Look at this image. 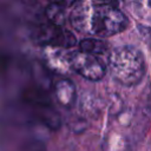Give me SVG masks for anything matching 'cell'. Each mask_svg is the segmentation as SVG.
<instances>
[{
    "instance_id": "obj_1",
    "label": "cell",
    "mask_w": 151,
    "mask_h": 151,
    "mask_svg": "<svg viewBox=\"0 0 151 151\" xmlns=\"http://www.w3.org/2000/svg\"><path fill=\"white\" fill-rule=\"evenodd\" d=\"M70 21L79 33L106 38L123 32L129 20L116 6L98 0H81L71 12Z\"/></svg>"
},
{
    "instance_id": "obj_10",
    "label": "cell",
    "mask_w": 151,
    "mask_h": 151,
    "mask_svg": "<svg viewBox=\"0 0 151 151\" xmlns=\"http://www.w3.org/2000/svg\"><path fill=\"white\" fill-rule=\"evenodd\" d=\"M79 1H81V0H53V2L60 4V5H63V6H70V5H74V4H78Z\"/></svg>"
},
{
    "instance_id": "obj_4",
    "label": "cell",
    "mask_w": 151,
    "mask_h": 151,
    "mask_svg": "<svg viewBox=\"0 0 151 151\" xmlns=\"http://www.w3.org/2000/svg\"><path fill=\"white\" fill-rule=\"evenodd\" d=\"M35 39L38 42L44 44L45 46H57L61 48H68L76 45V37L61 26L54 24L40 25L35 29Z\"/></svg>"
},
{
    "instance_id": "obj_8",
    "label": "cell",
    "mask_w": 151,
    "mask_h": 151,
    "mask_svg": "<svg viewBox=\"0 0 151 151\" xmlns=\"http://www.w3.org/2000/svg\"><path fill=\"white\" fill-rule=\"evenodd\" d=\"M45 14L51 24H54L57 26H63L66 21V12L64 9V6L57 2L51 4L46 7Z\"/></svg>"
},
{
    "instance_id": "obj_11",
    "label": "cell",
    "mask_w": 151,
    "mask_h": 151,
    "mask_svg": "<svg viewBox=\"0 0 151 151\" xmlns=\"http://www.w3.org/2000/svg\"><path fill=\"white\" fill-rule=\"evenodd\" d=\"M98 1H100V2H104V4H109V5H113V6H116L117 5V0H98Z\"/></svg>"
},
{
    "instance_id": "obj_3",
    "label": "cell",
    "mask_w": 151,
    "mask_h": 151,
    "mask_svg": "<svg viewBox=\"0 0 151 151\" xmlns=\"http://www.w3.org/2000/svg\"><path fill=\"white\" fill-rule=\"evenodd\" d=\"M70 63L72 70L88 80L97 81L105 76L106 67L104 63L94 54L84 52L81 50L76 51L70 54Z\"/></svg>"
},
{
    "instance_id": "obj_2",
    "label": "cell",
    "mask_w": 151,
    "mask_h": 151,
    "mask_svg": "<svg viewBox=\"0 0 151 151\" xmlns=\"http://www.w3.org/2000/svg\"><path fill=\"white\" fill-rule=\"evenodd\" d=\"M109 64L112 78L124 86L137 85L145 73L143 53L131 45L116 47L109 57Z\"/></svg>"
},
{
    "instance_id": "obj_7",
    "label": "cell",
    "mask_w": 151,
    "mask_h": 151,
    "mask_svg": "<svg viewBox=\"0 0 151 151\" xmlns=\"http://www.w3.org/2000/svg\"><path fill=\"white\" fill-rule=\"evenodd\" d=\"M80 50L94 55L105 54L109 51V44L104 39H94V38H85L80 41Z\"/></svg>"
},
{
    "instance_id": "obj_5",
    "label": "cell",
    "mask_w": 151,
    "mask_h": 151,
    "mask_svg": "<svg viewBox=\"0 0 151 151\" xmlns=\"http://www.w3.org/2000/svg\"><path fill=\"white\" fill-rule=\"evenodd\" d=\"M44 58L50 68L53 71L65 74L70 71V54H66L64 48L57 46H45L44 48Z\"/></svg>"
},
{
    "instance_id": "obj_9",
    "label": "cell",
    "mask_w": 151,
    "mask_h": 151,
    "mask_svg": "<svg viewBox=\"0 0 151 151\" xmlns=\"http://www.w3.org/2000/svg\"><path fill=\"white\" fill-rule=\"evenodd\" d=\"M132 7L142 19L151 22V0H133Z\"/></svg>"
},
{
    "instance_id": "obj_6",
    "label": "cell",
    "mask_w": 151,
    "mask_h": 151,
    "mask_svg": "<svg viewBox=\"0 0 151 151\" xmlns=\"http://www.w3.org/2000/svg\"><path fill=\"white\" fill-rule=\"evenodd\" d=\"M54 94L61 106L71 107L76 101V86L70 79L61 78L54 84Z\"/></svg>"
}]
</instances>
